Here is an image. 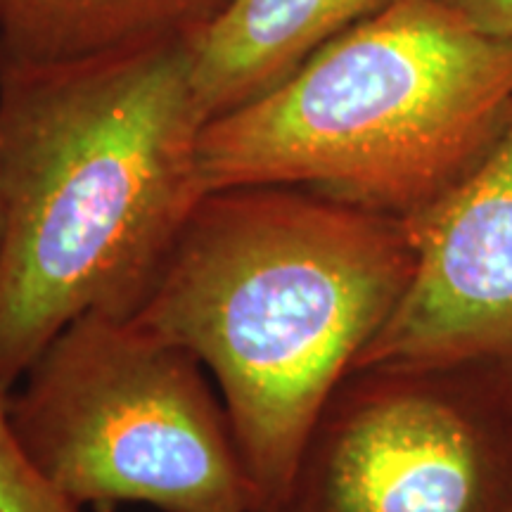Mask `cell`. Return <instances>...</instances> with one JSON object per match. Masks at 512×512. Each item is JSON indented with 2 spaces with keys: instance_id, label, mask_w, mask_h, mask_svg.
Instances as JSON below:
<instances>
[{
  "instance_id": "5",
  "label": "cell",
  "mask_w": 512,
  "mask_h": 512,
  "mask_svg": "<svg viewBox=\"0 0 512 512\" xmlns=\"http://www.w3.org/2000/svg\"><path fill=\"white\" fill-rule=\"evenodd\" d=\"M271 512H512V373L351 368Z\"/></svg>"
},
{
  "instance_id": "3",
  "label": "cell",
  "mask_w": 512,
  "mask_h": 512,
  "mask_svg": "<svg viewBox=\"0 0 512 512\" xmlns=\"http://www.w3.org/2000/svg\"><path fill=\"white\" fill-rule=\"evenodd\" d=\"M512 117V38L439 0H394L264 98L207 121L204 188L292 185L408 219L486 155Z\"/></svg>"
},
{
  "instance_id": "9",
  "label": "cell",
  "mask_w": 512,
  "mask_h": 512,
  "mask_svg": "<svg viewBox=\"0 0 512 512\" xmlns=\"http://www.w3.org/2000/svg\"><path fill=\"white\" fill-rule=\"evenodd\" d=\"M0 512H83L24 456L5 422L0 427Z\"/></svg>"
},
{
  "instance_id": "11",
  "label": "cell",
  "mask_w": 512,
  "mask_h": 512,
  "mask_svg": "<svg viewBox=\"0 0 512 512\" xmlns=\"http://www.w3.org/2000/svg\"><path fill=\"white\" fill-rule=\"evenodd\" d=\"M3 228H5V211H3V188H0V245H3Z\"/></svg>"
},
{
  "instance_id": "8",
  "label": "cell",
  "mask_w": 512,
  "mask_h": 512,
  "mask_svg": "<svg viewBox=\"0 0 512 512\" xmlns=\"http://www.w3.org/2000/svg\"><path fill=\"white\" fill-rule=\"evenodd\" d=\"M233 0H0V62L69 64L202 36Z\"/></svg>"
},
{
  "instance_id": "1",
  "label": "cell",
  "mask_w": 512,
  "mask_h": 512,
  "mask_svg": "<svg viewBox=\"0 0 512 512\" xmlns=\"http://www.w3.org/2000/svg\"><path fill=\"white\" fill-rule=\"evenodd\" d=\"M200 36L69 64L0 62V389L64 325L133 316L207 195Z\"/></svg>"
},
{
  "instance_id": "6",
  "label": "cell",
  "mask_w": 512,
  "mask_h": 512,
  "mask_svg": "<svg viewBox=\"0 0 512 512\" xmlns=\"http://www.w3.org/2000/svg\"><path fill=\"white\" fill-rule=\"evenodd\" d=\"M403 221L411 283L354 368L477 363L512 373V117L463 178Z\"/></svg>"
},
{
  "instance_id": "7",
  "label": "cell",
  "mask_w": 512,
  "mask_h": 512,
  "mask_svg": "<svg viewBox=\"0 0 512 512\" xmlns=\"http://www.w3.org/2000/svg\"><path fill=\"white\" fill-rule=\"evenodd\" d=\"M394 0H233L195 50L197 100L207 121L285 83L313 53Z\"/></svg>"
},
{
  "instance_id": "2",
  "label": "cell",
  "mask_w": 512,
  "mask_h": 512,
  "mask_svg": "<svg viewBox=\"0 0 512 512\" xmlns=\"http://www.w3.org/2000/svg\"><path fill=\"white\" fill-rule=\"evenodd\" d=\"M413 268L406 221L304 188L233 185L192 209L133 318L207 368L254 512L283 501L313 422Z\"/></svg>"
},
{
  "instance_id": "4",
  "label": "cell",
  "mask_w": 512,
  "mask_h": 512,
  "mask_svg": "<svg viewBox=\"0 0 512 512\" xmlns=\"http://www.w3.org/2000/svg\"><path fill=\"white\" fill-rule=\"evenodd\" d=\"M190 349L133 316L86 313L57 332L5 401V427L83 505L254 512L219 389Z\"/></svg>"
},
{
  "instance_id": "12",
  "label": "cell",
  "mask_w": 512,
  "mask_h": 512,
  "mask_svg": "<svg viewBox=\"0 0 512 512\" xmlns=\"http://www.w3.org/2000/svg\"><path fill=\"white\" fill-rule=\"evenodd\" d=\"M5 401H8V394L0 389V427H3V422H5Z\"/></svg>"
},
{
  "instance_id": "10",
  "label": "cell",
  "mask_w": 512,
  "mask_h": 512,
  "mask_svg": "<svg viewBox=\"0 0 512 512\" xmlns=\"http://www.w3.org/2000/svg\"><path fill=\"white\" fill-rule=\"evenodd\" d=\"M439 3L486 36L512 38V0H439Z\"/></svg>"
}]
</instances>
